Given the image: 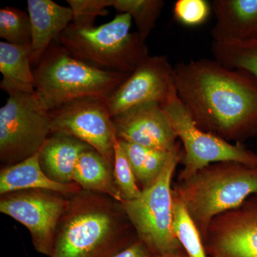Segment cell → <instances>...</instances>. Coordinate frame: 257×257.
<instances>
[{"label": "cell", "instance_id": "44dd1931", "mask_svg": "<svg viewBox=\"0 0 257 257\" xmlns=\"http://www.w3.org/2000/svg\"><path fill=\"white\" fill-rule=\"evenodd\" d=\"M211 52L222 65L245 71L257 80V41L213 42Z\"/></svg>", "mask_w": 257, "mask_h": 257}, {"label": "cell", "instance_id": "30bf717a", "mask_svg": "<svg viewBox=\"0 0 257 257\" xmlns=\"http://www.w3.org/2000/svg\"><path fill=\"white\" fill-rule=\"evenodd\" d=\"M52 134H67L94 149L114 165L116 137L107 98L74 99L49 111Z\"/></svg>", "mask_w": 257, "mask_h": 257}, {"label": "cell", "instance_id": "7a4b0ae2", "mask_svg": "<svg viewBox=\"0 0 257 257\" xmlns=\"http://www.w3.org/2000/svg\"><path fill=\"white\" fill-rule=\"evenodd\" d=\"M138 238L119 202L82 190L70 197L50 257H111Z\"/></svg>", "mask_w": 257, "mask_h": 257}, {"label": "cell", "instance_id": "d6986e66", "mask_svg": "<svg viewBox=\"0 0 257 257\" xmlns=\"http://www.w3.org/2000/svg\"><path fill=\"white\" fill-rule=\"evenodd\" d=\"M73 182L82 190L104 194L119 203L123 201L115 183L112 164L94 149L81 154L74 168Z\"/></svg>", "mask_w": 257, "mask_h": 257}, {"label": "cell", "instance_id": "8992f818", "mask_svg": "<svg viewBox=\"0 0 257 257\" xmlns=\"http://www.w3.org/2000/svg\"><path fill=\"white\" fill-rule=\"evenodd\" d=\"M183 155V149L180 146L171 154L158 178L143 189L140 197L119 203L138 239L155 256L178 252L182 247L172 230V182Z\"/></svg>", "mask_w": 257, "mask_h": 257}, {"label": "cell", "instance_id": "f1b7e54d", "mask_svg": "<svg viewBox=\"0 0 257 257\" xmlns=\"http://www.w3.org/2000/svg\"><path fill=\"white\" fill-rule=\"evenodd\" d=\"M154 257H189L188 256H185V255L182 254L180 253V251L178 252L169 253V254L160 255V256H155Z\"/></svg>", "mask_w": 257, "mask_h": 257}, {"label": "cell", "instance_id": "ffe728a7", "mask_svg": "<svg viewBox=\"0 0 257 257\" xmlns=\"http://www.w3.org/2000/svg\"><path fill=\"white\" fill-rule=\"evenodd\" d=\"M119 141L126 153L139 187L140 185L142 187V190L151 185L158 178L171 154L174 152L161 151L121 140Z\"/></svg>", "mask_w": 257, "mask_h": 257}, {"label": "cell", "instance_id": "4fadbf2b", "mask_svg": "<svg viewBox=\"0 0 257 257\" xmlns=\"http://www.w3.org/2000/svg\"><path fill=\"white\" fill-rule=\"evenodd\" d=\"M116 137L121 141L161 151L180 147L163 107L150 102L134 106L113 116Z\"/></svg>", "mask_w": 257, "mask_h": 257}, {"label": "cell", "instance_id": "52a82bcc", "mask_svg": "<svg viewBox=\"0 0 257 257\" xmlns=\"http://www.w3.org/2000/svg\"><path fill=\"white\" fill-rule=\"evenodd\" d=\"M162 107L183 146V169L178 176V182L187 180L216 162H238L257 166V154L243 144H231L199 128L179 100L177 92Z\"/></svg>", "mask_w": 257, "mask_h": 257}, {"label": "cell", "instance_id": "5b68a950", "mask_svg": "<svg viewBox=\"0 0 257 257\" xmlns=\"http://www.w3.org/2000/svg\"><path fill=\"white\" fill-rule=\"evenodd\" d=\"M132 22L130 15L121 13L97 28L71 23L58 42L71 55L96 68L131 74L150 56L147 40L130 31Z\"/></svg>", "mask_w": 257, "mask_h": 257}, {"label": "cell", "instance_id": "7c38bea8", "mask_svg": "<svg viewBox=\"0 0 257 257\" xmlns=\"http://www.w3.org/2000/svg\"><path fill=\"white\" fill-rule=\"evenodd\" d=\"M203 242L208 257H257V194L215 216Z\"/></svg>", "mask_w": 257, "mask_h": 257}, {"label": "cell", "instance_id": "7402d4cb", "mask_svg": "<svg viewBox=\"0 0 257 257\" xmlns=\"http://www.w3.org/2000/svg\"><path fill=\"white\" fill-rule=\"evenodd\" d=\"M174 234L189 257H208L202 236L187 207L173 192Z\"/></svg>", "mask_w": 257, "mask_h": 257}, {"label": "cell", "instance_id": "6da1fadb", "mask_svg": "<svg viewBox=\"0 0 257 257\" xmlns=\"http://www.w3.org/2000/svg\"><path fill=\"white\" fill-rule=\"evenodd\" d=\"M179 100L199 128L234 143L257 137V80L215 60L174 66Z\"/></svg>", "mask_w": 257, "mask_h": 257}, {"label": "cell", "instance_id": "484cf974", "mask_svg": "<svg viewBox=\"0 0 257 257\" xmlns=\"http://www.w3.org/2000/svg\"><path fill=\"white\" fill-rule=\"evenodd\" d=\"M73 13L72 25L81 29L94 28L96 18L109 13L113 0H67Z\"/></svg>", "mask_w": 257, "mask_h": 257}, {"label": "cell", "instance_id": "2e32d148", "mask_svg": "<svg viewBox=\"0 0 257 257\" xmlns=\"http://www.w3.org/2000/svg\"><path fill=\"white\" fill-rule=\"evenodd\" d=\"M51 191L72 197L82 190L76 183L61 184L45 175L40 166L39 152L15 165L5 166L0 172V194L32 190Z\"/></svg>", "mask_w": 257, "mask_h": 257}, {"label": "cell", "instance_id": "d4e9b609", "mask_svg": "<svg viewBox=\"0 0 257 257\" xmlns=\"http://www.w3.org/2000/svg\"><path fill=\"white\" fill-rule=\"evenodd\" d=\"M113 171L115 183L123 200H132L140 197L142 189L139 187L127 157L118 139L114 143Z\"/></svg>", "mask_w": 257, "mask_h": 257}, {"label": "cell", "instance_id": "9c48e42d", "mask_svg": "<svg viewBox=\"0 0 257 257\" xmlns=\"http://www.w3.org/2000/svg\"><path fill=\"white\" fill-rule=\"evenodd\" d=\"M70 197L40 189L18 191L1 195L0 211L23 224L30 231L36 251L50 257Z\"/></svg>", "mask_w": 257, "mask_h": 257}, {"label": "cell", "instance_id": "e0dca14e", "mask_svg": "<svg viewBox=\"0 0 257 257\" xmlns=\"http://www.w3.org/2000/svg\"><path fill=\"white\" fill-rule=\"evenodd\" d=\"M91 149L87 144L67 134H51L39 151L40 166L45 175L55 182L73 183L74 170L79 156Z\"/></svg>", "mask_w": 257, "mask_h": 257}, {"label": "cell", "instance_id": "cb8c5ba5", "mask_svg": "<svg viewBox=\"0 0 257 257\" xmlns=\"http://www.w3.org/2000/svg\"><path fill=\"white\" fill-rule=\"evenodd\" d=\"M0 37L13 45H31L32 26L29 14L13 7L1 8Z\"/></svg>", "mask_w": 257, "mask_h": 257}, {"label": "cell", "instance_id": "ac0fdd59", "mask_svg": "<svg viewBox=\"0 0 257 257\" xmlns=\"http://www.w3.org/2000/svg\"><path fill=\"white\" fill-rule=\"evenodd\" d=\"M30 45L0 42V88L9 95L18 93L35 94V80L32 69Z\"/></svg>", "mask_w": 257, "mask_h": 257}, {"label": "cell", "instance_id": "ba28073f", "mask_svg": "<svg viewBox=\"0 0 257 257\" xmlns=\"http://www.w3.org/2000/svg\"><path fill=\"white\" fill-rule=\"evenodd\" d=\"M52 134L50 113L35 94L9 95L0 109V160L15 165L39 151Z\"/></svg>", "mask_w": 257, "mask_h": 257}, {"label": "cell", "instance_id": "3957f363", "mask_svg": "<svg viewBox=\"0 0 257 257\" xmlns=\"http://www.w3.org/2000/svg\"><path fill=\"white\" fill-rule=\"evenodd\" d=\"M173 192L187 207L204 241L215 216L257 194V166L238 162L212 163L177 182Z\"/></svg>", "mask_w": 257, "mask_h": 257}, {"label": "cell", "instance_id": "8fae6325", "mask_svg": "<svg viewBox=\"0 0 257 257\" xmlns=\"http://www.w3.org/2000/svg\"><path fill=\"white\" fill-rule=\"evenodd\" d=\"M175 92L174 67L168 58L165 55L148 56L108 96L111 117L146 103L163 106Z\"/></svg>", "mask_w": 257, "mask_h": 257}, {"label": "cell", "instance_id": "9a60e30c", "mask_svg": "<svg viewBox=\"0 0 257 257\" xmlns=\"http://www.w3.org/2000/svg\"><path fill=\"white\" fill-rule=\"evenodd\" d=\"M28 10L32 26L30 57L36 67L52 42L72 23L73 13L69 7L52 0H28Z\"/></svg>", "mask_w": 257, "mask_h": 257}, {"label": "cell", "instance_id": "4316f807", "mask_svg": "<svg viewBox=\"0 0 257 257\" xmlns=\"http://www.w3.org/2000/svg\"><path fill=\"white\" fill-rule=\"evenodd\" d=\"M211 11V3L206 0H178L173 8L176 20L189 27L205 23Z\"/></svg>", "mask_w": 257, "mask_h": 257}, {"label": "cell", "instance_id": "83f0119b", "mask_svg": "<svg viewBox=\"0 0 257 257\" xmlns=\"http://www.w3.org/2000/svg\"><path fill=\"white\" fill-rule=\"evenodd\" d=\"M150 248L146 244L139 239L135 240L131 244L116 253L111 257H154Z\"/></svg>", "mask_w": 257, "mask_h": 257}, {"label": "cell", "instance_id": "603a6c76", "mask_svg": "<svg viewBox=\"0 0 257 257\" xmlns=\"http://www.w3.org/2000/svg\"><path fill=\"white\" fill-rule=\"evenodd\" d=\"M162 0H113L112 7L120 14L131 16L136 25L138 32L144 40L151 34L156 26L165 7Z\"/></svg>", "mask_w": 257, "mask_h": 257}, {"label": "cell", "instance_id": "277c9868", "mask_svg": "<svg viewBox=\"0 0 257 257\" xmlns=\"http://www.w3.org/2000/svg\"><path fill=\"white\" fill-rule=\"evenodd\" d=\"M33 72L35 96L48 112L80 98H107L130 75L96 68L53 43Z\"/></svg>", "mask_w": 257, "mask_h": 257}, {"label": "cell", "instance_id": "5bb4252c", "mask_svg": "<svg viewBox=\"0 0 257 257\" xmlns=\"http://www.w3.org/2000/svg\"><path fill=\"white\" fill-rule=\"evenodd\" d=\"M213 42L257 41V0H214Z\"/></svg>", "mask_w": 257, "mask_h": 257}]
</instances>
